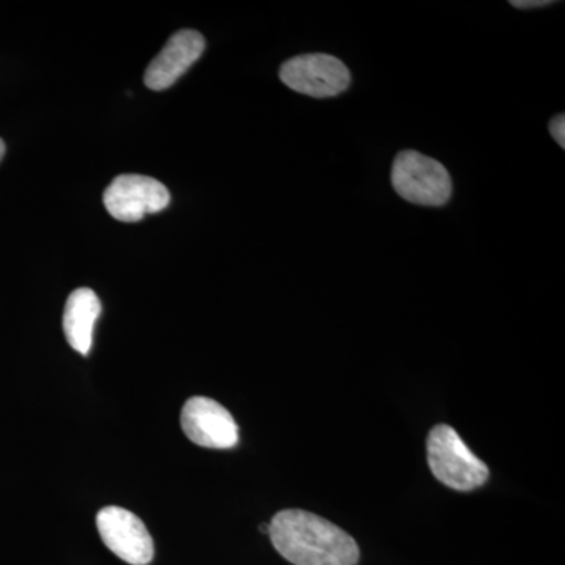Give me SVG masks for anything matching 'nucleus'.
<instances>
[{
	"mask_svg": "<svg viewBox=\"0 0 565 565\" xmlns=\"http://www.w3.org/2000/svg\"><path fill=\"white\" fill-rule=\"evenodd\" d=\"M277 552L294 565H356L360 548L352 535L322 516L286 509L269 525Z\"/></svg>",
	"mask_w": 565,
	"mask_h": 565,
	"instance_id": "1",
	"label": "nucleus"
},
{
	"mask_svg": "<svg viewBox=\"0 0 565 565\" xmlns=\"http://www.w3.org/2000/svg\"><path fill=\"white\" fill-rule=\"evenodd\" d=\"M427 462L438 481L460 492L478 489L489 479L487 465L446 424H438L430 430L427 438Z\"/></svg>",
	"mask_w": 565,
	"mask_h": 565,
	"instance_id": "2",
	"label": "nucleus"
},
{
	"mask_svg": "<svg viewBox=\"0 0 565 565\" xmlns=\"http://www.w3.org/2000/svg\"><path fill=\"white\" fill-rule=\"evenodd\" d=\"M392 184L397 195L419 206H444L452 195L444 163L418 151H403L394 158Z\"/></svg>",
	"mask_w": 565,
	"mask_h": 565,
	"instance_id": "3",
	"label": "nucleus"
},
{
	"mask_svg": "<svg viewBox=\"0 0 565 565\" xmlns=\"http://www.w3.org/2000/svg\"><path fill=\"white\" fill-rule=\"evenodd\" d=\"M96 526L104 545L114 555L131 565H147L154 556V542L150 531L131 511L109 505L98 512Z\"/></svg>",
	"mask_w": 565,
	"mask_h": 565,
	"instance_id": "6",
	"label": "nucleus"
},
{
	"mask_svg": "<svg viewBox=\"0 0 565 565\" xmlns=\"http://www.w3.org/2000/svg\"><path fill=\"white\" fill-rule=\"evenodd\" d=\"M280 79L294 92L322 99L333 98L348 90L351 73L333 55L303 54L282 63Z\"/></svg>",
	"mask_w": 565,
	"mask_h": 565,
	"instance_id": "4",
	"label": "nucleus"
},
{
	"mask_svg": "<svg viewBox=\"0 0 565 565\" xmlns=\"http://www.w3.org/2000/svg\"><path fill=\"white\" fill-rule=\"evenodd\" d=\"M104 206L120 222H139L170 204V192L162 182L143 174H121L110 182L103 196Z\"/></svg>",
	"mask_w": 565,
	"mask_h": 565,
	"instance_id": "5",
	"label": "nucleus"
},
{
	"mask_svg": "<svg viewBox=\"0 0 565 565\" xmlns=\"http://www.w3.org/2000/svg\"><path fill=\"white\" fill-rule=\"evenodd\" d=\"M102 310L98 296L88 288L76 289L66 300L63 332L71 348L82 355L92 351L93 330Z\"/></svg>",
	"mask_w": 565,
	"mask_h": 565,
	"instance_id": "9",
	"label": "nucleus"
},
{
	"mask_svg": "<svg viewBox=\"0 0 565 565\" xmlns=\"http://www.w3.org/2000/svg\"><path fill=\"white\" fill-rule=\"evenodd\" d=\"M550 0H512L511 6L515 9H537V7L550 6Z\"/></svg>",
	"mask_w": 565,
	"mask_h": 565,
	"instance_id": "11",
	"label": "nucleus"
},
{
	"mask_svg": "<svg viewBox=\"0 0 565 565\" xmlns=\"http://www.w3.org/2000/svg\"><path fill=\"white\" fill-rule=\"evenodd\" d=\"M3 154H6V143L0 139V161H2Z\"/></svg>",
	"mask_w": 565,
	"mask_h": 565,
	"instance_id": "12",
	"label": "nucleus"
},
{
	"mask_svg": "<svg viewBox=\"0 0 565 565\" xmlns=\"http://www.w3.org/2000/svg\"><path fill=\"white\" fill-rule=\"evenodd\" d=\"M550 132H552L553 139L556 140V143L559 145L561 148H565V117L563 114L557 115V117L553 118L552 122H550Z\"/></svg>",
	"mask_w": 565,
	"mask_h": 565,
	"instance_id": "10",
	"label": "nucleus"
},
{
	"mask_svg": "<svg viewBox=\"0 0 565 565\" xmlns=\"http://www.w3.org/2000/svg\"><path fill=\"white\" fill-rule=\"evenodd\" d=\"M204 47H206V41L200 32L185 29L174 33L159 52L158 57H154L148 66L145 73V85L154 92L172 87L174 82L202 57Z\"/></svg>",
	"mask_w": 565,
	"mask_h": 565,
	"instance_id": "8",
	"label": "nucleus"
},
{
	"mask_svg": "<svg viewBox=\"0 0 565 565\" xmlns=\"http://www.w3.org/2000/svg\"><path fill=\"white\" fill-rule=\"evenodd\" d=\"M181 426L189 440L203 448L230 449L239 441L233 415L211 397H191L182 407Z\"/></svg>",
	"mask_w": 565,
	"mask_h": 565,
	"instance_id": "7",
	"label": "nucleus"
}]
</instances>
